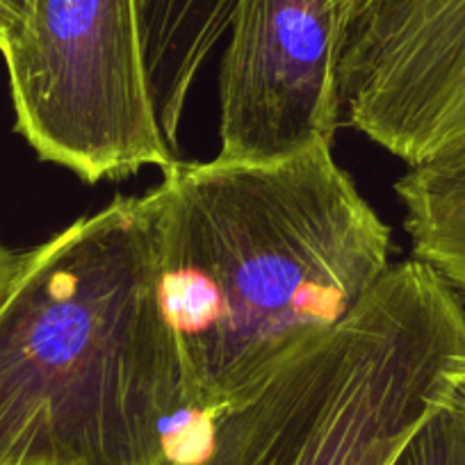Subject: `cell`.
Returning <instances> with one entry per match:
<instances>
[{"mask_svg":"<svg viewBox=\"0 0 465 465\" xmlns=\"http://www.w3.org/2000/svg\"><path fill=\"white\" fill-rule=\"evenodd\" d=\"M151 194L192 418L333 329L391 270V226L331 146L261 164L173 160Z\"/></svg>","mask_w":465,"mask_h":465,"instance_id":"obj_1","label":"cell"},{"mask_svg":"<svg viewBox=\"0 0 465 465\" xmlns=\"http://www.w3.org/2000/svg\"><path fill=\"white\" fill-rule=\"evenodd\" d=\"M183 415L153 194L21 253L0 303V465H163Z\"/></svg>","mask_w":465,"mask_h":465,"instance_id":"obj_2","label":"cell"},{"mask_svg":"<svg viewBox=\"0 0 465 465\" xmlns=\"http://www.w3.org/2000/svg\"><path fill=\"white\" fill-rule=\"evenodd\" d=\"M463 354L459 292L418 258L391 265L351 315L194 415L163 465H388Z\"/></svg>","mask_w":465,"mask_h":465,"instance_id":"obj_3","label":"cell"},{"mask_svg":"<svg viewBox=\"0 0 465 465\" xmlns=\"http://www.w3.org/2000/svg\"><path fill=\"white\" fill-rule=\"evenodd\" d=\"M149 0H33L0 48L16 131L39 158L84 183L119 181L176 160L146 71Z\"/></svg>","mask_w":465,"mask_h":465,"instance_id":"obj_4","label":"cell"},{"mask_svg":"<svg viewBox=\"0 0 465 465\" xmlns=\"http://www.w3.org/2000/svg\"><path fill=\"white\" fill-rule=\"evenodd\" d=\"M351 0H238L222 60V151L276 163L331 146L338 69Z\"/></svg>","mask_w":465,"mask_h":465,"instance_id":"obj_5","label":"cell"},{"mask_svg":"<svg viewBox=\"0 0 465 465\" xmlns=\"http://www.w3.org/2000/svg\"><path fill=\"white\" fill-rule=\"evenodd\" d=\"M386 46L409 126L433 158L465 146V0H388Z\"/></svg>","mask_w":465,"mask_h":465,"instance_id":"obj_6","label":"cell"},{"mask_svg":"<svg viewBox=\"0 0 465 465\" xmlns=\"http://www.w3.org/2000/svg\"><path fill=\"white\" fill-rule=\"evenodd\" d=\"M238 0H149L146 71L160 131L176 151L187 96L219 39L231 30Z\"/></svg>","mask_w":465,"mask_h":465,"instance_id":"obj_7","label":"cell"},{"mask_svg":"<svg viewBox=\"0 0 465 465\" xmlns=\"http://www.w3.org/2000/svg\"><path fill=\"white\" fill-rule=\"evenodd\" d=\"M395 192L415 258L465 294V146L411 167Z\"/></svg>","mask_w":465,"mask_h":465,"instance_id":"obj_8","label":"cell"},{"mask_svg":"<svg viewBox=\"0 0 465 465\" xmlns=\"http://www.w3.org/2000/svg\"><path fill=\"white\" fill-rule=\"evenodd\" d=\"M388 465H465V413L433 406Z\"/></svg>","mask_w":465,"mask_h":465,"instance_id":"obj_9","label":"cell"},{"mask_svg":"<svg viewBox=\"0 0 465 465\" xmlns=\"http://www.w3.org/2000/svg\"><path fill=\"white\" fill-rule=\"evenodd\" d=\"M438 404L465 413V354L456 356L442 374V391Z\"/></svg>","mask_w":465,"mask_h":465,"instance_id":"obj_10","label":"cell"},{"mask_svg":"<svg viewBox=\"0 0 465 465\" xmlns=\"http://www.w3.org/2000/svg\"><path fill=\"white\" fill-rule=\"evenodd\" d=\"M33 0H0V48L24 25Z\"/></svg>","mask_w":465,"mask_h":465,"instance_id":"obj_11","label":"cell"},{"mask_svg":"<svg viewBox=\"0 0 465 465\" xmlns=\"http://www.w3.org/2000/svg\"><path fill=\"white\" fill-rule=\"evenodd\" d=\"M21 253H12L10 249H5L0 244V303L5 302L7 292L12 288V281H15L16 270H19Z\"/></svg>","mask_w":465,"mask_h":465,"instance_id":"obj_12","label":"cell"}]
</instances>
